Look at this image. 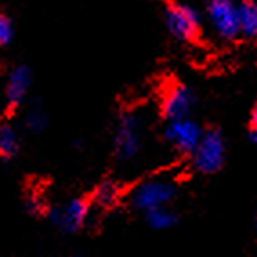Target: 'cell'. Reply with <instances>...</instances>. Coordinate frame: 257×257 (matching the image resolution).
<instances>
[{
  "label": "cell",
  "mask_w": 257,
  "mask_h": 257,
  "mask_svg": "<svg viewBox=\"0 0 257 257\" xmlns=\"http://www.w3.org/2000/svg\"><path fill=\"white\" fill-rule=\"evenodd\" d=\"M123 198V187L119 185V181L112 178L101 179L100 183L94 187V190L89 196V201L92 205V210H112L119 205Z\"/></svg>",
  "instance_id": "cell-10"
},
{
  "label": "cell",
  "mask_w": 257,
  "mask_h": 257,
  "mask_svg": "<svg viewBox=\"0 0 257 257\" xmlns=\"http://www.w3.org/2000/svg\"><path fill=\"white\" fill-rule=\"evenodd\" d=\"M145 145L143 119L136 110L119 112L112 134V152L119 163L134 161L142 154Z\"/></svg>",
  "instance_id": "cell-1"
},
{
  "label": "cell",
  "mask_w": 257,
  "mask_h": 257,
  "mask_svg": "<svg viewBox=\"0 0 257 257\" xmlns=\"http://www.w3.org/2000/svg\"><path fill=\"white\" fill-rule=\"evenodd\" d=\"M250 142L257 147V128H252V131H250Z\"/></svg>",
  "instance_id": "cell-17"
},
{
  "label": "cell",
  "mask_w": 257,
  "mask_h": 257,
  "mask_svg": "<svg viewBox=\"0 0 257 257\" xmlns=\"http://www.w3.org/2000/svg\"><path fill=\"white\" fill-rule=\"evenodd\" d=\"M143 219L149 225V228L163 232V230H170L178 225L179 214L172 207H160V208H154V210L145 212Z\"/></svg>",
  "instance_id": "cell-13"
},
{
  "label": "cell",
  "mask_w": 257,
  "mask_h": 257,
  "mask_svg": "<svg viewBox=\"0 0 257 257\" xmlns=\"http://www.w3.org/2000/svg\"><path fill=\"white\" fill-rule=\"evenodd\" d=\"M24 210L31 217H46L51 205H47L46 198L38 192H28L24 196Z\"/></svg>",
  "instance_id": "cell-15"
},
{
  "label": "cell",
  "mask_w": 257,
  "mask_h": 257,
  "mask_svg": "<svg viewBox=\"0 0 257 257\" xmlns=\"http://www.w3.org/2000/svg\"><path fill=\"white\" fill-rule=\"evenodd\" d=\"M15 40V22L10 15L0 11V47L11 46Z\"/></svg>",
  "instance_id": "cell-16"
},
{
  "label": "cell",
  "mask_w": 257,
  "mask_h": 257,
  "mask_svg": "<svg viewBox=\"0 0 257 257\" xmlns=\"http://www.w3.org/2000/svg\"><path fill=\"white\" fill-rule=\"evenodd\" d=\"M226 158V142L219 128L212 127L203 133L198 147L192 152L190 161L199 174H216L223 169Z\"/></svg>",
  "instance_id": "cell-4"
},
{
  "label": "cell",
  "mask_w": 257,
  "mask_h": 257,
  "mask_svg": "<svg viewBox=\"0 0 257 257\" xmlns=\"http://www.w3.org/2000/svg\"><path fill=\"white\" fill-rule=\"evenodd\" d=\"M207 20L221 40H235L239 37L237 4L230 0H212L207 4Z\"/></svg>",
  "instance_id": "cell-8"
},
{
  "label": "cell",
  "mask_w": 257,
  "mask_h": 257,
  "mask_svg": "<svg viewBox=\"0 0 257 257\" xmlns=\"http://www.w3.org/2000/svg\"><path fill=\"white\" fill-rule=\"evenodd\" d=\"M178 183L169 178H149L140 181L136 187L128 192V205L133 210L142 214L160 207H170L172 201L178 198Z\"/></svg>",
  "instance_id": "cell-2"
},
{
  "label": "cell",
  "mask_w": 257,
  "mask_h": 257,
  "mask_svg": "<svg viewBox=\"0 0 257 257\" xmlns=\"http://www.w3.org/2000/svg\"><path fill=\"white\" fill-rule=\"evenodd\" d=\"M22 140L19 128L8 119H0V160L11 161L20 154Z\"/></svg>",
  "instance_id": "cell-11"
},
{
  "label": "cell",
  "mask_w": 257,
  "mask_h": 257,
  "mask_svg": "<svg viewBox=\"0 0 257 257\" xmlns=\"http://www.w3.org/2000/svg\"><path fill=\"white\" fill-rule=\"evenodd\" d=\"M252 128H257V105L253 107V112H252Z\"/></svg>",
  "instance_id": "cell-18"
},
{
  "label": "cell",
  "mask_w": 257,
  "mask_h": 257,
  "mask_svg": "<svg viewBox=\"0 0 257 257\" xmlns=\"http://www.w3.org/2000/svg\"><path fill=\"white\" fill-rule=\"evenodd\" d=\"M239 37L248 40H257V4L255 2H241L237 4Z\"/></svg>",
  "instance_id": "cell-12"
},
{
  "label": "cell",
  "mask_w": 257,
  "mask_h": 257,
  "mask_svg": "<svg viewBox=\"0 0 257 257\" xmlns=\"http://www.w3.org/2000/svg\"><path fill=\"white\" fill-rule=\"evenodd\" d=\"M205 128L192 118L178 119V121H167L163 136L167 143L172 145L178 154L181 156H192V152L198 147Z\"/></svg>",
  "instance_id": "cell-6"
},
{
  "label": "cell",
  "mask_w": 257,
  "mask_h": 257,
  "mask_svg": "<svg viewBox=\"0 0 257 257\" xmlns=\"http://www.w3.org/2000/svg\"><path fill=\"white\" fill-rule=\"evenodd\" d=\"M196 105H198V96L192 87L185 83H174L161 100V116L167 121L187 119L192 116Z\"/></svg>",
  "instance_id": "cell-9"
},
{
  "label": "cell",
  "mask_w": 257,
  "mask_h": 257,
  "mask_svg": "<svg viewBox=\"0 0 257 257\" xmlns=\"http://www.w3.org/2000/svg\"><path fill=\"white\" fill-rule=\"evenodd\" d=\"M33 76V69L26 64H17L10 69L4 83V103L10 112H17L26 105L35 80Z\"/></svg>",
  "instance_id": "cell-7"
},
{
  "label": "cell",
  "mask_w": 257,
  "mask_h": 257,
  "mask_svg": "<svg viewBox=\"0 0 257 257\" xmlns=\"http://www.w3.org/2000/svg\"><path fill=\"white\" fill-rule=\"evenodd\" d=\"M163 20H165L167 31L170 33V37L176 38L178 42L190 44V42L198 40L201 35L203 15L194 6L172 2L165 8Z\"/></svg>",
  "instance_id": "cell-5"
},
{
  "label": "cell",
  "mask_w": 257,
  "mask_h": 257,
  "mask_svg": "<svg viewBox=\"0 0 257 257\" xmlns=\"http://www.w3.org/2000/svg\"><path fill=\"white\" fill-rule=\"evenodd\" d=\"M82 145H83L82 140H74V142H73V147H74V149H76V147H82Z\"/></svg>",
  "instance_id": "cell-19"
},
{
  "label": "cell",
  "mask_w": 257,
  "mask_h": 257,
  "mask_svg": "<svg viewBox=\"0 0 257 257\" xmlns=\"http://www.w3.org/2000/svg\"><path fill=\"white\" fill-rule=\"evenodd\" d=\"M92 216V205L89 198L74 196L67 201L53 205L47 210V219L62 235H74L85 228Z\"/></svg>",
  "instance_id": "cell-3"
},
{
  "label": "cell",
  "mask_w": 257,
  "mask_h": 257,
  "mask_svg": "<svg viewBox=\"0 0 257 257\" xmlns=\"http://www.w3.org/2000/svg\"><path fill=\"white\" fill-rule=\"evenodd\" d=\"M22 125L28 133L40 134L49 127V114L46 112V109L38 103H33L28 107V110L22 116Z\"/></svg>",
  "instance_id": "cell-14"
},
{
  "label": "cell",
  "mask_w": 257,
  "mask_h": 257,
  "mask_svg": "<svg viewBox=\"0 0 257 257\" xmlns=\"http://www.w3.org/2000/svg\"><path fill=\"white\" fill-rule=\"evenodd\" d=\"M73 257H83V255H82V253H74Z\"/></svg>",
  "instance_id": "cell-20"
}]
</instances>
